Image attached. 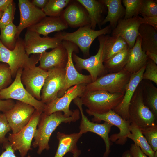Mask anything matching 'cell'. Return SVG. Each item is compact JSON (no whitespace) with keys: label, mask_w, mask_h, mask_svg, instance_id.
Returning a JSON list of instances; mask_svg holds the SVG:
<instances>
[{"label":"cell","mask_w":157,"mask_h":157,"mask_svg":"<svg viewBox=\"0 0 157 157\" xmlns=\"http://www.w3.org/2000/svg\"><path fill=\"white\" fill-rule=\"evenodd\" d=\"M129 151L132 157H147L134 143L131 144Z\"/></svg>","instance_id":"obj_44"},{"label":"cell","mask_w":157,"mask_h":157,"mask_svg":"<svg viewBox=\"0 0 157 157\" xmlns=\"http://www.w3.org/2000/svg\"><path fill=\"white\" fill-rule=\"evenodd\" d=\"M128 47L127 43L121 37L106 35L103 50V63Z\"/></svg>","instance_id":"obj_29"},{"label":"cell","mask_w":157,"mask_h":157,"mask_svg":"<svg viewBox=\"0 0 157 157\" xmlns=\"http://www.w3.org/2000/svg\"><path fill=\"white\" fill-rule=\"evenodd\" d=\"M124 94L97 90L86 91L80 97L83 105L88 111L101 114L113 110L120 104Z\"/></svg>","instance_id":"obj_3"},{"label":"cell","mask_w":157,"mask_h":157,"mask_svg":"<svg viewBox=\"0 0 157 157\" xmlns=\"http://www.w3.org/2000/svg\"><path fill=\"white\" fill-rule=\"evenodd\" d=\"M85 8L88 14L91 28L95 30L96 26L100 28L104 19L103 14L106 7L102 0H77Z\"/></svg>","instance_id":"obj_25"},{"label":"cell","mask_w":157,"mask_h":157,"mask_svg":"<svg viewBox=\"0 0 157 157\" xmlns=\"http://www.w3.org/2000/svg\"><path fill=\"white\" fill-rule=\"evenodd\" d=\"M87 84L76 85L69 88L60 97H57L50 103L46 104L43 113L49 115L53 113L61 111L67 117L71 116L73 111L69 109L71 103L75 98L80 97L85 92Z\"/></svg>","instance_id":"obj_14"},{"label":"cell","mask_w":157,"mask_h":157,"mask_svg":"<svg viewBox=\"0 0 157 157\" xmlns=\"http://www.w3.org/2000/svg\"><path fill=\"white\" fill-rule=\"evenodd\" d=\"M42 111L35 110L28 123L15 133H10L8 139L13 149L18 151L21 157H25L32 149L31 142L34 138Z\"/></svg>","instance_id":"obj_6"},{"label":"cell","mask_w":157,"mask_h":157,"mask_svg":"<svg viewBox=\"0 0 157 157\" xmlns=\"http://www.w3.org/2000/svg\"><path fill=\"white\" fill-rule=\"evenodd\" d=\"M140 17L138 15L130 19H120L113 29L111 35L121 37L131 49L139 35L138 29L141 24Z\"/></svg>","instance_id":"obj_20"},{"label":"cell","mask_w":157,"mask_h":157,"mask_svg":"<svg viewBox=\"0 0 157 157\" xmlns=\"http://www.w3.org/2000/svg\"><path fill=\"white\" fill-rule=\"evenodd\" d=\"M35 109L32 106L17 101L10 109L3 113L13 133L20 131L29 122Z\"/></svg>","instance_id":"obj_16"},{"label":"cell","mask_w":157,"mask_h":157,"mask_svg":"<svg viewBox=\"0 0 157 157\" xmlns=\"http://www.w3.org/2000/svg\"><path fill=\"white\" fill-rule=\"evenodd\" d=\"M154 157H157V151L155 152Z\"/></svg>","instance_id":"obj_51"},{"label":"cell","mask_w":157,"mask_h":157,"mask_svg":"<svg viewBox=\"0 0 157 157\" xmlns=\"http://www.w3.org/2000/svg\"><path fill=\"white\" fill-rule=\"evenodd\" d=\"M86 112L90 115L94 116L92 119V122L99 123L103 121L117 126L119 129V133L113 134L110 136L111 142H115L116 144L119 145H123L126 143L128 136L130 133L131 122L129 120L123 119L113 110L101 114L92 113L87 109Z\"/></svg>","instance_id":"obj_11"},{"label":"cell","mask_w":157,"mask_h":157,"mask_svg":"<svg viewBox=\"0 0 157 157\" xmlns=\"http://www.w3.org/2000/svg\"><path fill=\"white\" fill-rule=\"evenodd\" d=\"M18 5L20 18L17 26V39L20 37L24 29L37 23L47 16L42 9L34 6L28 0H19Z\"/></svg>","instance_id":"obj_18"},{"label":"cell","mask_w":157,"mask_h":157,"mask_svg":"<svg viewBox=\"0 0 157 157\" xmlns=\"http://www.w3.org/2000/svg\"><path fill=\"white\" fill-rule=\"evenodd\" d=\"M82 135L79 132L67 134L58 132L56 137L58 141V145L54 157H63L67 153L73 154L77 152L79 150L77 143Z\"/></svg>","instance_id":"obj_26"},{"label":"cell","mask_w":157,"mask_h":157,"mask_svg":"<svg viewBox=\"0 0 157 157\" xmlns=\"http://www.w3.org/2000/svg\"><path fill=\"white\" fill-rule=\"evenodd\" d=\"M143 135L153 150L157 151V125L140 129Z\"/></svg>","instance_id":"obj_36"},{"label":"cell","mask_w":157,"mask_h":157,"mask_svg":"<svg viewBox=\"0 0 157 157\" xmlns=\"http://www.w3.org/2000/svg\"><path fill=\"white\" fill-rule=\"evenodd\" d=\"M140 83L144 103L157 119V88L148 80H142Z\"/></svg>","instance_id":"obj_30"},{"label":"cell","mask_w":157,"mask_h":157,"mask_svg":"<svg viewBox=\"0 0 157 157\" xmlns=\"http://www.w3.org/2000/svg\"><path fill=\"white\" fill-rule=\"evenodd\" d=\"M23 69L18 71L14 81L7 88L0 90V100L15 99L30 105L35 110L43 112L46 104L33 97L25 89L21 81Z\"/></svg>","instance_id":"obj_8"},{"label":"cell","mask_w":157,"mask_h":157,"mask_svg":"<svg viewBox=\"0 0 157 157\" xmlns=\"http://www.w3.org/2000/svg\"><path fill=\"white\" fill-rule=\"evenodd\" d=\"M62 40L54 35L42 37L34 32L27 29L23 39L27 54H40L48 49H53L62 44Z\"/></svg>","instance_id":"obj_15"},{"label":"cell","mask_w":157,"mask_h":157,"mask_svg":"<svg viewBox=\"0 0 157 157\" xmlns=\"http://www.w3.org/2000/svg\"><path fill=\"white\" fill-rule=\"evenodd\" d=\"M142 80L152 81L157 84V65L154 62L148 59L143 73Z\"/></svg>","instance_id":"obj_39"},{"label":"cell","mask_w":157,"mask_h":157,"mask_svg":"<svg viewBox=\"0 0 157 157\" xmlns=\"http://www.w3.org/2000/svg\"><path fill=\"white\" fill-rule=\"evenodd\" d=\"M3 12H2V11H0V19H1L2 15V14L3 13Z\"/></svg>","instance_id":"obj_52"},{"label":"cell","mask_w":157,"mask_h":157,"mask_svg":"<svg viewBox=\"0 0 157 157\" xmlns=\"http://www.w3.org/2000/svg\"><path fill=\"white\" fill-rule=\"evenodd\" d=\"M15 102L12 99L0 100V112L3 113L11 109Z\"/></svg>","instance_id":"obj_45"},{"label":"cell","mask_w":157,"mask_h":157,"mask_svg":"<svg viewBox=\"0 0 157 157\" xmlns=\"http://www.w3.org/2000/svg\"><path fill=\"white\" fill-rule=\"evenodd\" d=\"M140 14L141 16H157L156 1L153 0H142Z\"/></svg>","instance_id":"obj_38"},{"label":"cell","mask_w":157,"mask_h":157,"mask_svg":"<svg viewBox=\"0 0 157 157\" xmlns=\"http://www.w3.org/2000/svg\"><path fill=\"white\" fill-rule=\"evenodd\" d=\"M142 0H123L125 9L124 18L128 19L138 16L140 14Z\"/></svg>","instance_id":"obj_35"},{"label":"cell","mask_w":157,"mask_h":157,"mask_svg":"<svg viewBox=\"0 0 157 157\" xmlns=\"http://www.w3.org/2000/svg\"><path fill=\"white\" fill-rule=\"evenodd\" d=\"M73 101L78 107L81 115L79 132L82 135L88 132H92L101 137L104 142L106 147L103 157H108L111 152L110 148L112 144L109 140V134L113 126L106 122L102 124H99L90 121L84 113L81 98L77 97L73 100Z\"/></svg>","instance_id":"obj_12"},{"label":"cell","mask_w":157,"mask_h":157,"mask_svg":"<svg viewBox=\"0 0 157 157\" xmlns=\"http://www.w3.org/2000/svg\"><path fill=\"white\" fill-rule=\"evenodd\" d=\"M122 157H132L129 150L124 151L123 153Z\"/></svg>","instance_id":"obj_49"},{"label":"cell","mask_w":157,"mask_h":157,"mask_svg":"<svg viewBox=\"0 0 157 157\" xmlns=\"http://www.w3.org/2000/svg\"><path fill=\"white\" fill-rule=\"evenodd\" d=\"M149 59L151 60L157 64V54L151 52L149 51L145 52Z\"/></svg>","instance_id":"obj_48"},{"label":"cell","mask_w":157,"mask_h":157,"mask_svg":"<svg viewBox=\"0 0 157 157\" xmlns=\"http://www.w3.org/2000/svg\"><path fill=\"white\" fill-rule=\"evenodd\" d=\"M39 59V54H33L30 57L27 54L23 39L20 37L17 39L15 46L12 50L5 47L0 40V62L9 65L13 78H15L20 69H25L36 66Z\"/></svg>","instance_id":"obj_2"},{"label":"cell","mask_w":157,"mask_h":157,"mask_svg":"<svg viewBox=\"0 0 157 157\" xmlns=\"http://www.w3.org/2000/svg\"><path fill=\"white\" fill-rule=\"evenodd\" d=\"M60 17L68 26L77 28L90 24L88 12L77 0H72L63 11Z\"/></svg>","instance_id":"obj_19"},{"label":"cell","mask_w":157,"mask_h":157,"mask_svg":"<svg viewBox=\"0 0 157 157\" xmlns=\"http://www.w3.org/2000/svg\"><path fill=\"white\" fill-rule=\"evenodd\" d=\"M11 130L5 114L0 113V143H3L8 141L5 136Z\"/></svg>","instance_id":"obj_41"},{"label":"cell","mask_w":157,"mask_h":157,"mask_svg":"<svg viewBox=\"0 0 157 157\" xmlns=\"http://www.w3.org/2000/svg\"><path fill=\"white\" fill-rule=\"evenodd\" d=\"M70 0H48L45 6L42 10L47 16L60 17L66 7L71 2Z\"/></svg>","instance_id":"obj_34"},{"label":"cell","mask_w":157,"mask_h":157,"mask_svg":"<svg viewBox=\"0 0 157 157\" xmlns=\"http://www.w3.org/2000/svg\"><path fill=\"white\" fill-rule=\"evenodd\" d=\"M48 0H32V4L37 7L43 9L47 4Z\"/></svg>","instance_id":"obj_46"},{"label":"cell","mask_w":157,"mask_h":157,"mask_svg":"<svg viewBox=\"0 0 157 157\" xmlns=\"http://www.w3.org/2000/svg\"><path fill=\"white\" fill-rule=\"evenodd\" d=\"M12 77L9 65L0 62V90L10 85L12 82Z\"/></svg>","instance_id":"obj_37"},{"label":"cell","mask_w":157,"mask_h":157,"mask_svg":"<svg viewBox=\"0 0 157 157\" xmlns=\"http://www.w3.org/2000/svg\"><path fill=\"white\" fill-rule=\"evenodd\" d=\"M62 44L66 49L68 54L67 61L65 70L66 83L64 88L58 92V97H62L70 88L76 85L92 82L90 75H85L80 73L75 68L72 58L73 53L79 52L78 47L71 42L62 40Z\"/></svg>","instance_id":"obj_10"},{"label":"cell","mask_w":157,"mask_h":157,"mask_svg":"<svg viewBox=\"0 0 157 157\" xmlns=\"http://www.w3.org/2000/svg\"><path fill=\"white\" fill-rule=\"evenodd\" d=\"M48 71L41 92V101L46 104L57 97L58 92L64 88L66 83L65 68L54 67Z\"/></svg>","instance_id":"obj_13"},{"label":"cell","mask_w":157,"mask_h":157,"mask_svg":"<svg viewBox=\"0 0 157 157\" xmlns=\"http://www.w3.org/2000/svg\"><path fill=\"white\" fill-rule=\"evenodd\" d=\"M106 35L98 37L99 48L96 54L86 59L82 58L73 53L72 58L75 63L74 66L78 72L83 69L87 70L90 73L92 82L99 77L107 73L105 71L102 59L103 50Z\"/></svg>","instance_id":"obj_9"},{"label":"cell","mask_w":157,"mask_h":157,"mask_svg":"<svg viewBox=\"0 0 157 157\" xmlns=\"http://www.w3.org/2000/svg\"><path fill=\"white\" fill-rule=\"evenodd\" d=\"M39 55L38 67L44 71H48L54 67L65 68L66 67L68 54L62 44L50 51H45Z\"/></svg>","instance_id":"obj_21"},{"label":"cell","mask_w":157,"mask_h":157,"mask_svg":"<svg viewBox=\"0 0 157 157\" xmlns=\"http://www.w3.org/2000/svg\"><path fill=\"white\" fill-rule=\"evenodd\" d=\"M129 120L140 129L156 124L157 118L144 101L140 83L130 101L128 108Z\"/></svg>","instance_id":"obj_5"},{"label":"cell","mask_w":157,"mask_h":157,"mask_svg":"<svg viewBox=\"0 0 157 157\" xmlns=\"http://www.w3.org/2000/svg\"><path fill=\"white\" fill-rule=\"evenodd\" d=\"M131 49L128 47L103 63L107 74L118 72L124 68L128 61Z\"/></svg>","instance_id":"obj_31"},{"label":"cell","mask_w":157,"mask_h":157,"mask_svg":"<svg viewBox=\"0 0 157 157\" xmlns=\"http://www.w3.org/2000/svg\"><path fill=\"white\" fill-rule=\"evenodd\" d=\"M13 2V0H0V11L3 12Z\"/></svg>","instance_id":"obj_47"},{"label":"cell","mask_w":157,"mask_h":157,"mask_svg":"<svg viewBox=\"0 0 157 157\" xmlns=\"http://www.w3.org/2000/svg\"><path fill=\"white\" fill-rule=\"evenodd\" d=\"M146 65L138 72L131 73L125 88L122 100L113 110L123 119L129 120L128 108L130 101L138 85L142 80V77Z\"/></svg>","instance_id":"obj_22"},{"label":"cell","mask_w":157,"mask_h":157,"mask_svg":"<svg viewBox=\"0 0 157 157\" xmlns=\"http://www.w3.org/2000/svg\"><path fill=\"white\" fill-rule=\"evenodd\" d=\"M130 133L128 138L133 141L134 144L140 148L142 151L149 157H154L155 152L148 144L141 129L135 124L131 123L130 126Z\"/></svg>","instance_id":"obj_32"},{"label":"cell","mask_w":157,"mask_h":157,"mask_svg":"<svg viewBox=\"0 0 157 157\" xmlns=\"http://www.w3.org/2000/svg\"><path fill=\"white\" fill-rule=\"evenodd\" d=\"M108 8L106 17L102 22L101 26L108 22L112 29L116 26L118 22L124 17L125 13L124 7L122 4L121 0H102Z\"/></svg>","instance_id":"obj_27"},{"label":"cell","mask_w":157,"mask_h":157,"mask_svg":"<svg viewBox=\"0 0 157 157\" xmlns=\"http://www.w3.org/2000/svg\"><path fill=\"white\" fill-rule=\"evenodd\" d=\"M149 58L141 46V39L139 35L133 47L131 49L128 61L124 69L131 73L136 72L146 65Z\"/></svg>","instance_id":"obj_24"},{"label":"cell","mask_w":157,"mask_h":157,"mask_svg":"<svg viewBox=\"0 0 157 157\" xmlns=\"http://www.w3.org/2000/svg\"><path fill=\"white\" fill-rule=\"evenodd\" d=\"M48 71H44L38 66H35L23 69L21 76V81L26 90L37 100L41 101V92Z\"/></svg>","instance_id":"obj_17"},{"label":"cell","mask_w":157,"mask_h":157,"mask_svg":"<svg viewBox=\"0 0 157 157\" xmlns=\"http://www.w3.org/2000/svg\"><path fill=\"white\" fill-rule=\"evenodd\" d=\"M131 74L124 69L118 72L107 73L87 84L85 91L103 90L124 94Z\"/></svg>","instance_id":"obj_7"},{"label":"cell","mask_w":157,"mask_h":157,"mask_svg":"<svg viewBox=\"0 0 157 157\" xmlns=\"http://www.w3.org/2000/svg\"><path fill=\"white\" fill-rule=\"evenodd\" d=\"M0 31V40L2 43L8 49L13 50L15 46L17 40V26L12 23Z\"/></svg>","instance_id":"obj_33"},{"label":"cell","mask_w":157,"mask_h":157,"mask_svg":"<svg viewBox=\"0 0 157 157\" xmlns=\"http://www.w3.org/2000/svg\"><path fill=\"white\" fill-rule=\"evenodd\" d=\"M140 17V22L141 24L148 25L157 30V16H142Z\"/></svg>","instance_id":"obj_42"},{"label":"cell","mask_w":157,"mask_h":157,"mask_svg":"<svg viewBox=\"0 0 157 157\" xmlns=\"http://www.w3.org/2000/svg\"><path fill=\"white\" fill-rule=\"evenodd\" d=\"M138 32L142 50L157 54V30L148 25L141 24Z\"/></svg>","instance_id":"obj_28"},{"label":"cell","mask_w":157,"mask_h":157,"mask_svg":"<svg viewBox=\"0 0 157 157\" xmlns=\"http://www.w3.org/2000/svg\"><path fill=\"white\" fill-rule=\"evenodd\" d=\"M80 114L78 109L73 110V114L69 117H66L61 111L56 112L49 115L42 113L35 133L34 141L32 145L34 148H38L37 154L40 155L44 150L49 149L50 138L60 124L76 122L80 118Z\"/></svg>","instance_id":"obj_1"},{"label":"cell","mask_w":157,"mask_h":157,"mask_svg":"<svg viewBox=\"0 0 157 157\" xmlns=\"http://www.w3.org/2000/svg\"><path fill=\"white\" fill-rule=\"evenodd\" d=\"M3 144L5 150L0 155V157H17L15 154V151L12 149L10 142L8 141ZM26 157H31V156L28 154Z\"/></svg>","instance_id":"obj_43"},{"label":"cell","mask_w":157,"mask_h":157,"mask_svg":"<svg viewBox=\"0 0 157 157\" xmlns=\"http://www.w3.org/2000/svg\"><path fill=\"white\" fill-rule=\"evenodd\" d=\"M68 27L60 17L46 16L39 22L27 29L46 37L51 33L61 31Z\"/></svg>","instance_id":"obj_23"},{"label":"cell","mask_w":157,"mask_h":157,"mask_svg":"<svg viewBox=\"0 0 157 157\" xmlns=\"http://www.w3.org/2000/svg\"><path fill=\"white\" fill-rule=\"evenodd\" d=\"M15 9V4L13 2L3 12L0 19V30L13 23Z\"/></svg>","instance_id":"obj_40"},{"label":"cell","mask_w":157,"mask_h":157,"mask_svg":"<svg viewBox=\"0 0 157 157\" xmlns=\"http://www.w3.org/2000/svg\"><path fill=\"white\" fill-rule=\"evenodd\" d=\"M81 151L78 150V151L75 153L73 154V157H78L81 154Z\"/></svg>","instance_id":"obj_50"},{"label":"cell","mask_w":157,"mask_h":157,"mask_svg":"<svg viewBox=\"0 0 157 157\" xmlns=\"http://www.w3.org/2000/svg\"><path fill=\"white\" fill-rule=\"evenodd\" d=\"M112 30L109 25L99 30H93L89 24L80 27L72 33L58 32L54 36L62 40L75 44L80 49L84 56L90 57V48L94 40L99 36L110 33Z\"/></svg>","instance_id":"obj_4"}]
</instances>
